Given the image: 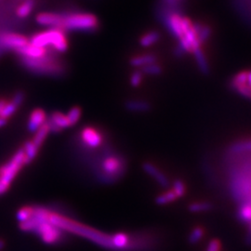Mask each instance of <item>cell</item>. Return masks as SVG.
I'll use <instances>...</instances> for the list:
<instances>
[{"label":"cell","mask_w":251,"mask_h":251,"mask_svg":"<svg viewBox=\"0 0 251 251\" xmlns=\"http://www.w3.org/2000/svg\"><path fill=\"white\" fill-rule=\"evenodd\" d=\"M0 43L5 47L17 50L21 47L26 46L29 43V40L23 34L6 33L0 36Z\"/></svg>","instance_id":"cell-10"},{"label":"cell","mask_w":251,"mask_h":251,"mask_svg":"<svg viewBox=\"0 0 251 251\" xmlns=\"http://www.w3.org/2000/svg\"><path fill=\"white\" fill-rule=\"evenodd\" d=\"M178 199L176 194L173 192V190H168L156 197V203L158 205H165L172 204Z\"/></svg>","instance_id":"cell-22"},{"label":"cell","mask_w":251,"mask_h":251,"mask_svg":"<svg viewBox=\"0 0 251 251\" xmlns=\"http://www.w3.org/2000/svg\"><path fill=\"white\" fill-rule=\"evenodd\" d=\"M47 122V114L43 109L37 108L30 114L28 120V130L30 132H36Z\"/></svg>","instance_id":"cell-15"},{"label":"cell","mask_w":251,"mask_h":251,"mask_svg":"<svg viewBox=\"0 0 251 251\" xmlns=\"http://www.w3.org/2000/svg\"><path fill=\"white\" fill-rule=\"evenodd\" d=\"M231 153L233 154H241V153H247L251 152V140L248 141H243L235 143L231 149Z\"/></svg>","instance_id":"cell-28"},{"label":"cell","mask_w":251,"mask_h":251,"mask_svg":"<svg viewBox=\"0 0 251 251\" xmlns=\"http://www.w3.org/2000/svg\"><path fill=\"white\" fill-rule=\"evenodd\" d=\"M240 221L244 223H251V203H244L240 205L237 212Z\"/></svg>","instance_id":"cell-25"},{"label":"cell","mask_w":251,"mask_h":251,"mask_svg":"<svg viewBox=\"0 0 251 251\" xmlns=\"http://www.w3.org/2000/svg\"><path fill=\"white\" fill-rule=\"evenodd\" d=\"M23 152L25 157V164L31 163L36 157L39 148L34 144L33 141H28L23 145Z\"/></svg>","instance_id":"cell-17"},{"label":"cell","mask_w":251,"mask_h":251,"mask_svg":"<svg viewBox=\"0 0 251 251\" xmlns=\"http://www.w3.org/2000/svg\"><path fill=\"white\" fill-rule=\"evenodd\" d=\"M247 86H249L251 89V70H248V78H247Z\"/></svg>","instance_id":"cell-38"},{"label":"cell","mask_w":251,"mask_h":251,"mask_svg":"<svg viewBox=\"0 0 251 251\" xmlns=\"http://www.w3.org/2000/svg\"><path fill=\"white\" fill-rule=\"evenodd\" d=\"M141 73L148 76H158L162 73V67L157 63L146 65L141 68Z\"/></svg>","instance_id":"cell-33"},{"label":"cell","mask_w":251,"mask_h":251,"mask_svg":"<svg viewBox=\"0 0 251 251\" xmlns=\"http://www.w3.org/2000/svg\"><path fill=\"white\" fill-rule=\"evenodd\" d=\"M157 59L156 55L146 53V54H140V55L133 56L129 60V63L133 67H140L141 69L146 65L157 63Z\"/></svg>","instance_id":"cell-16"},{"label":"cell","mask_w":251,"mask_h":251,"mask_svg":"<svg viewBox=\"0 0 251 251\" xmlns=\"http://www.w3.org/2000/svg\"><path fill=\"white\" fill-rule=\"evenodd\" d=\"M47 124L49 126V130L50 132H60L64 128H67L71 126L69 123L68 118L66 114H63L61 112H54L49 116Z\"/></svg>","instance_id":"cell-13"},{"label":"cell","mask_w":251,"mask_h":251,"mask_svg":"<svg viewBox=\"0 0 251 251\" xmlns=\"http://www.w3.org/2000/svg\"><path fill=\"white\" fill-rule=\"evenodd\" d=\"M4 246H5V242L3 240H0V250L3 249Z\"/></svg>","instance_id":"cell-41"},{"label":"cell","mask_w":251,"mask_h":251,"mask_svg":"<svg viewBox=\"0 0 251 251\" xmlns=\"http://www.w3.org/2000/svg\"><path fill=\"white\" fill-rule=\"evenodd\" d=\"M48 221L64 232L78 235L86 239L92 241L94 244L102 247L103 249L114 251V244L112 242L111 235L104 234L101 231L82 224L70 217L63 214H58L53 211H51L48 217Z\"/></svg>","instance_id":"cell-1"},{"label":"cell","mask_w":251,"mask_h":251,"mask_svg":"<svg viewBox=\"0 0 251 251\" xmlns=\"http://www.w3.org/2000/svg\"><path fill=\"white\" fill-rule=\"evenodd\" d=\"M126 162L119 155L107 154L103 157L99 167L96 168V177L100 183L113 184L125 174Z\"/></svg>","instance_id":"cell-2"},{"label":"cell","mask_w":251,"mask_h":251,"mask_svg":"<svg viewBox=\"0 0 251 251\" xmlns=\"http://www.w3.org/2000/svg\"><path fill=\"white\" fill-rule=\"evenodd\" d=\"M212 208V205L208 202H194L188 205V209L192 213H201L209 211Z\"/></svg>","instance_id":"cell-27"},{"label":"cell","mask_w":251,"mask_h":251,"mask_svg":"<svg viewBox=\"0 0 251 251\" xmlns=\"http://www.w3.org/2000/svg\"><path fill=\"white\" fill-rule=\"evenodd\" d=\"M33 215V205L23 206L17 212V220L19 222H23L29 220Z\"/></svg>","instance_id":"cell-31"},{"label":"cell","mask_w":251,"mask_h":251,"mask_svg":"<svg viewBox=\"0 0 251 251\" xmlns=\"http://www.w3.org/2000/svg\"><path fill=\"white\" fill-rule=\"evenodd\" d=\"M7 119H4V118H2V117H0V127L1 126H3L6 125L7 124Z\"/></svg>","instance_id":"cell-40"},{"label":"cell","mask_w":251,"mask_h":251,"mask_svg":"<svg viewBox=\"0 0 251 251\" xmlns=\"http://www.w3.org/2000/svg\"><path fill=\"white\" fill-rule=\"evenodd\" d=\"M221 244L220 241L218 239H212L207 245L205 251H220Z\"/></svg>","instance_id":"cell-35"},{"label":"cell","mask_w":251,"mask_h":251,"mask_svg":"<svg viewBox=\"0 0 251 251\" xmlns=\"http://www.w3.org/2000/svg\"><path fill=\"white\" fill-rule=\"evenodd\" d=\"M81 115H82V110H81V108H79L78 106L72 107V108L69 110L68 113L66 114V116H67V118H68L69 123H70L71 126L76 125V124L79 121Z\"/></svg>","instance_id":"cell-30"},{"label":"cell","mask_w":251,"mask_h":251,"mask_svg":"<svg viewBox=\"0 0 251 251\" xmlns=\"http://www.w3.org/2000/svg\"><path fill=\"white\" fill-rule=\"evenodd\" d=\"M35 21L41 26L49 28H60L63 22V14L53 12H42L36 16Z\"/></svg>","instance_id":"cell-11"},{"label":"cell","mask_w":251,"mask_h":251,"mask_svg":"<svg viewBox=\"0 0 251 251\" xmlns=\"http://www.w3.org/2000/svg\"><path fill=\"white\" fill-rule=\"evenodd\" d=\"M143 171L151 176L157 183L159 184L163 188H168L170 185L169 178L166 176V174L163 172H161L159 169L153 163L151 162H144L142 165Z\"/></svg>","instance_id":"cell-12"},{"label":"cell","mask_w":251,"mask_h":251,"mask_svg":"<svg viewBox=\"0 0 251 251\" xmlns=\"http://www.w3.org/2000/svg\"><path fill=\"white\" fill-rule=\"evenodd\" d=\"M23 65L33 73L47 76L61 75L63 72V65L52 57H43L40 59H29L21 57Z\"/></svg>","instance_id":"cell-5"},{"label":"cell","mask_w":251,"mask_h":251,"mask_svg":"<svg viewBox=\"0 0 251 251\" xmlns=\"http://www.w3.org/2000/svg\"><path fill=\"white\" fill-rule=\"evenodd\" d=\"M194 55L198 68L200 69V71L202 73L207 74L209 72V65H208V62H207V59L205 57L203 49L200 48V49L196 50L194 52Z\"/></svg>","instance_id":"cell-23"},{"label":"cell","mask_w":251,"mask_h":251,"mask_svg":"<svg viewBox=\"0 0 251 251\" xmlns=\"http://www.w3.org/2000/svg\"><path fill=\"white\" fill-rule=\"evenodd\" d=\"M205 236V229L201 226H195L188 235V242L190 245H197Z\"/></svg>","instance_id":"cell-24"},{"label":"cell","mask_w":251,"mask_h":251,"mask_svg":"<svg viewBox=\"0 0 251 251\" xmlns=\"http://www.w3.org/2000/svg\"><path fill=\"white\" fill-rule=\"evenodd\" d=\"M160 39V34L157 31H149L147 33L142 34L140 38V45L143 47L155 45Z\"/></svg>","instance_id":"cell-19"},{"label":"cell","mask_w":251,"mask_h":251,"mask_svg":"<svg viewBox=\"0 0 251 251\" xmlns=\"http://www.w3.org/2000/svg\"><path fill=\"white\" fill-rule=\"evenodd\" d=\"M29 43L36 47H50L57 52H65L68 49L69 42L65 32L60 28H49L43 32L34 34Z\"/></svg>","instance_id":"cell-4"},{"label":"cell","mask_w":251,"mask_h":251,"mask_svg":"<svg viewBox=\"0 0 251 251\" xmlns=\"http://www.w3.org/2000/svg\"><path fill=\"white\" fill-rule=\"evenodd\" d=\"M23 101H24V94H23V92H18L14 96H13V98H12V102L13 103H15L18 107L23 103Z\"/></svg>","instance_id":"cell-36"},{"label":"cell","mask_w":251,"mask_h":251,"mask_svg":"<svg viewBox=\"0 0 251 251\" xmlns=\"http://www.w3.org/2000/svg\"><path fill=\"white\" fill-rule=\"evenodd\" d=\"M163 1L167 6H169L171 8H175V7L180 6L184 0H163Z\"/></svg>","instance_id":"cell-37"},{"label":"cell","mask_w":251,"mask_h":251,"mask_svg":"<svg viewBox=\"0 0 251 251\" xmlns=\"http://www.w3.org/2000/svg\"><path fill=\"white\" fill-rule=\"evenodd\" d=\"M17 109H18V106L15 103L8 102L6 106L3 108V110L0 112V117L8 120V118H10L12 114L16 112Z\"/></svg>","instance_id":"cell-32"},{"label":"cell","mask_w":251,"mask_h":251,"mask_svg":"<svg viewBox=\"0 0 251 251\" xmlns=\"http://www.w3.org/2000/svg\"><path fill=\"white\" fill-rule=\"evenodd\" d=\"M183 15L175 12H169L165 15L166 26L177 39L183 36Z\"/></svg>","instance_id":"cell-9"},{"label":"cell","mask_w":251,"mask_h":251,"mask_svg":"<svg viewBox=\"0 0 251 251\" xmlns=\"http://www.w3.org/2000/svg\"><path fill=\"white\" fill-rule=\"evenodd\" d=\"M99 28V20L92 13L73 12L63 14V22L60 29L73 32L92 33Z\"/></svg>","instance_id":"cell-3"},{"label":"cell","mask_w":251,"mask_h":251,"mask_svg":"<svg viewBox=\"0 0 251 251\" xmlns=\"http://www.w3.org/2000/svg\"><path fill=\"white\" fill-rule=\"evenodd\" d=\"M24 165H26L24 152L23 148L19 149L12 157V159L0 168V182L10 187L12 181Z\"/></svg>","instance_id":"cell-6"},{"label":"cell","mask_w":251,"mask_h":251,"mask_svg":"<svg viewBox=\"0 0 251 251\" xmlns=\"http://www.w3.org/2000/svg\"><path fill=\"white\" fill-rule=\"evenodd\" d=\"M33 8H34L33 0H26L18 7V9L16 10V14L19 18H25L33 11Z\"/></svg>","instance_id":"cell-26"},{"label":"cell","mask_w":251,"mask_h":251,"mask_svg":"<svg viewBox=\"0 0 251 251\" xmlns=\"http://www.w3.org/2000/svg\"><path fill=\"white\" fill-rule=\"evenodd\" d=\"M49 132H50V130H49V126L47 124V121L35 132V135L33 139V142L38 148L40 149V147L42 146L43 142L45 141L47 136L48 135Z\"/></svg>","instance_id":"cell-21"},{"label":"cell","mask_w":251,"mask_h":251,"mask_svg":"<svg viewBox=\"0 0 251 251\" xmlns=\"http://www.w3.org/2000/svg\"><path fill=\"white\" fill-rule=\"evenodd\" d=\"M7 103H8V101H6L4 99H0V112L3 110V108L6 106Z\"/></svg>","instance_id":"cell-39"},{"label":"cell","mask_w":251,"mask_h":251,"mask_svg":"<svg viewBox=\"0 0 251 251\" xmlns=\"http://www.w3.org/2000/svg\"><path fill=\"white\" fill-rule=\"evenodd\" d=\"M126 107L128 111L130 112H135V113H143L148 111L151 108L150 104L147 102L144 101H140V100H132L128 101L126 103Z\"/></svg>","instance_id":"cell-18"},{"label":"cell","mask_w":251,"mask_h":251,"mask_svg":"<svg viewBox=\"0 0 251 251\" xmlns=\"http://www.w3.org/2000/svg\"><path fill=\"white\" fill-rule=\"evenodd\" d=\"M172 190L176 194L178 198H182L186 194L187 187L183 180L177 179L172 183Z\"/></svg>","instance_id":"cell-29"},{"label":"cell","mask_w":251,"mask_h":251,"mask_svg":"<svg viewBox=\"0 0 251 251\" xmlns=\"http://www.w3.org/2000/svg\"><path fill=\"white\" fill-rule=\"evenodd\" d=\"M194 28L196 30L199 41L201 42L202 45H204L211 35L210 27L204 23H194Z\"/></svg>","instance_id":"cell-20"},{"label":"cell","mask_w":251,"mask_h":251,"mask_svg":"<svg viewBox=\"0 0 251 251\" xmlns=\"http://www.w3.org/2000/svg\"><path fill=\"white\" fill-rule=\"evenodd\" d=\"M80 141L84 147L98 148L103 144V136L99 129L93 126H86L80 132Z\"/></svg>","instance_id":"cell-8"},{"label":"cell","mask_w":251,"mask_h":251,"mask_svg":"<svg viewBox=\"0 0 251 251\" xmlns=\"http://www.w3.org/2000/svg\"><path fill=\"white\" fill-rule=\"evenodd\" d=\"M142 78H143V74L141 73V71H135L131 76H130V85L134 88L139 87L141 82H142Z\"/></svg>","instance_id":"cell-34"},{"label":"cell","mask_w":251,"mask_h":251,"mask_svg":"<svg viewBox=\"0 0 251 251\" xmlns=\"http://www.w3.org/2000/svg\"><path fill=\"white\" fill-rule=\"evenodd\" d=\"M34 234L39 236L47 245L62 244L66 239L64 231L58 228L49 221L40 223L35 229Z\"/></svg>","instance_id":"cell-7"},{"label":"cell","mask_w":251,"mask_h":251,"mask_svg":"<svg viewBox=\"0 0 251 251\" xmlns=\"http://www.w3.org/2000/svg\"><path fill=\"white\" fill-rule=\"evenodd\" d=\"M21 57L29 58V59H40L46 57L47 55V49L46 47H36L28 43L26 46L15 50Z\"/></svg>","instance_id":"cell-14"}]
</instances>
